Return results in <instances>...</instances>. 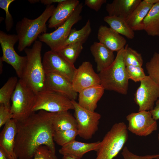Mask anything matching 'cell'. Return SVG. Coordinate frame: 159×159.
Wrapping results in <instances>:
<instances>
[{"label": "cell", "instance_id": "cell-35", "mask_svg": "<svg viewBox=\"0 0 159 159\" xmlns=\"http://www.w3.org/2000/svg\"><path fill=\"white\" fill-rule=\"evenodd\" d=\"M32 159H58L47 147L42 145L36 150Z\"/></svg>", "mask_w": 159, "mask_h": 159}, {"label": "cell", "instance_id": "cell-15", "mask_svg": "<svg viewBox=\"0 0 159 159\" xmlns=\"http://www.w3.org/2000/svg\"><path fill=\"white\" fill-rule=\"evenodd\" d=\"M45 72V90L62 95L70 100H75L78 93L73 89L72 82L63 76L56 72Z\"/></svg>", "mask_w": 159, "mask_h": 159}, {"label": "cell", "instance_id": "cell-45", "mask_svg": "<svg viewBox=\"0 0 159 159\" xmlns=\"http://www.w3.org/2000/svg\"><path fill=\"white\" fill-rule=\"evenodd\" d=\"M29 2L31 4H33L38 2L40 1L39 0H29Z\"/></svg>", "mask_w": 159, "mask_h": 159}, {"label": "cell", "instance_id": "cell-42", "mask_svg": "<svg viewBox=\"0 0 159 159\" xmlns=\"http://www.w3.org/2000/svg\"><path fill=\"white\" fill-rule=\"evenodd\" d=\"M145 1L148 3L153 5L159 2V0H145Z\"/></svg>", "mask_w": 159, "mask_h": 159}, {"label": "cell", "instance_id": "cell-32", "mask_svg": "<svg viewBox=\"0 0 159 159\" xmlns=\"http://www.w3.org/2000/svg\"><path fill=\"white\" fill-rule=\"evenodd\" d=\"M148 76L159 85V52H155L149 61L145 64Z\"/></svg>", "mask_w": 159, "mask_h": 159}, {"label": "cell", "instance_id": "cell-36", "mask_svg": "<svg viewBox=\"0 0 159 159\" xmlns=\"http://www.w3.org/2000/svg\"><path fill=\"white\" fill-rule=\"evenodd\" d=\"M122 155L124 159H154L159 158V154L139 156L131 152L125 146L122 149Z\"/></svg>", "mask_w": 159, "mask_h": 159}, {"label": "cell", "instance_id": "cell-38", "mask_svg": "<svg viewBox=\"0 0 159 159\" xmlns=\"http://www.w3.org/2000/svg\"><path fill=\"white\" fill-rule=\"evenodd\" d=\"M106 1V0H85V3L90 9L98 11Z\"/></svg>", "mask_w": 159, "mask_h": 159}, {"label": "cell", "instance_id": "cell-37", "mask_svg": "<svg viewBox=\"0 0 159 159\" xmlns=\"http://www.w3.org/2000/svg\"><path fill=\"white\" fill-rule=\"evenodd\" d=\"M13 118L10 108L3 105H0V127Z\"/></svg>", "mask_w": 159, "mask_h": 159}, {"label": "cell", "instance_id": "cell-6", "mask_svg": "<svg viewBox=\"0 0 159 159\" xmlns=\"http://www.w3.org/2000/svg\"><path fill=\"white\" fill-rule=\"evenodd\" d=\"M35 95L23 81L19 79L11 98L10 109L13 119L16 121L22 120L33 113L32 110Z\"/></svg>", "mask_w": 159, "mask_h": 159}, {"label": "cell", "instance_id": "cell-21", "mask_svg": "<svg viewBox=\"0 0 159 159\" xmlns=\"http://www.w3.org/2000/svg\"><path fill=\"white\" fill-rule=\"evenodd\" d=\"M90 49L99 73L108 67L114 61L113 52L99 42H94Z\"/></svg>", "mask_w": 159, "mask_h": 159}, {"label": "cell", "instance_id": "cell-10", "mask_svg": "<svg viewBox=\"0 0 159 159\" xmlns=\"http://www.w3.org/2000/svg\"><path fill=\"white\" fill-rule=\"evenodd\" d=\"M83 7V4L80 3L71 16L63 24L52 32L40 35L38 37L39 41L46 44L51 50L55 51L67 38L73 26L82 19L80 14Z\"/></svg>", "mask_w": 159, "mask_h": 159}, {"label": "cell", "instance_id": "cell-41", "mask_svg": "<svg viewBox=\"0 0 159 159\" xmlns=\"http://www.w3.org/2000/svg\"><path fill=\"white\" fill-rule=\"evenodd\" d=\"M0 159H8L4 151L0 148Z\"/></svg>", "mask_w": 159, "mask_h": 159}, {"label": "cell", "instance_id": "cell-16", "mask_svg": "<svg viewBox=\"0 0 159 159\" xmlns=\"http://www.w3.org/2000/svg\"><path fill=\"white\" fill-rule=\"evenodd\" d=\"M17 132L15 120L12 119L7 122L0 134V148L4 152L8 159H18L14 151Z\"/></svg>", "mask_w": 159, "mask_h": 159}, {"label": "cell", "instance_id": "cell-1", "mask_svg": "<svg viewBox=\"0 0 159 159\" xmlns=\"http://www.w3.org/2000/svg\"><path fill=\"white\" fill-rule=\"evenodd\" d=\"M54 114L40 110L24 120H16L17 132L14 151L18 159H32L37 149L42 145L47 146L55 154L52 126Z\"/></svg>", "mask_w": 159, "mask_h": 159}, {"label": "cell", "instance_id": "cell-3", "mask_svg": "<svg viewBox=\"0 0 159 159\" xmlns=\"http://www.w3.org/2000/svg\"><path fill=\"white\" fill-rule=\"evenodd\" d=\"M42 44L36 41L32 47L24 50L27 57L25 67L21 79L36 94L44 90L46 80L41 55Z\"/></svg>", "mask_w": 159, "mask_h": 159}, {"label": "cell", "instance_id": "cell-43", "mask_svg": "<svg viewBox=\"0 0 159 159\" xmlns=\"http://www.w3.org/2000/svg\"><path fill=\"white\" fill-rule=\"evenodd\" d=\"M3 61L0 58V74H1L2 72V69H3Z\"/></svg>", "mask_w": 159, "mask_h": 159}, {"label": "cell", "instance_id": "cell-5", "mask_svg": "<svg viewBox=\"0 0 159 159\" xmlns=\"http://www.w3.org/2000/svg\"><path fill=\"white\" fill-rule=\"evenodd\" d=\"M127 129L123 122L114 124L100 141L95 159H113L115 157L127 140Z\"/></svg>", "mask_w": 159, "mask_h": 159}, {"label": "cell", "instance_id": "cell-18", "mask_svg": "<svg viewBox=\"0 0 159 159\" xmlns=\"http://www.w3.org/2000/svg\"><path fill=\"white\" fill-rule=\"evenodd\" d=\"M97 37L99 43L113 52H117L124 48L127 42L124 37L106 26H100Z\"/></svg>", "mask_w": 159, "mask_h": 159}, {"label": "cell", "instance_id": "cell-14", "mask_svg": "<svg viewBox=\"0 0 159 159\" xmlns=\"http://www.w3.org/2000/svg\"><path fill=\"white\" fill-rule=\"evenodd\" d=\"M72 83L73 89L78 93L85 88L101 85L98 74L88 61L83 62L76 69Z\"/></svg>", "mask_w": 159, "mask_h": 159}, {"label": "cell", "instance_id": "cell-25", "mask_svg": "<svg viewBox=\"0 0 159 159\" xmlns=\"http://www.w3.org/2000/svg\"><path fill=\"white\" fill-rule=\"evenodd\" d=\"M144 30L148 35L159 36V2L152 6L143 21Z\"/></svg>", "mask_w": 159, "mask_h": 159}, {"label": "cell", "instance_id": "cell-11", "mask_svg": "<svg viewBox=\"0 0 159 159\" xmlns=\"http://www.w3.org/2000/svg\"><path fill=\"white\" fill-rule=\"evenodd\" d=\"M140 82L134 94V101L138 106V111L151 110L159 98V85L148 76L146 75Z\"/></svg>", "mask_w": 159, "mask_h": 159}, {"label": "cell", "instance_id": "cell-28", "mask_svg": "<svg viewBox=\"0 0 159 159\" xmlns=\"http://www.w3.org/2000/svg\"><path fill=\"white\" fill-rule=\"evenodd\" d=\"M18 80L17 77H10L0 89V104L11 108L10 100Z\"/></svg>", "mask_w": 159, "mask_h": 159}, {"label": "cell", "instance_id": "cell-29", "mask_svg": "<svg viewBox=\"0 0 159 159\" xmlns=\"http://www.w3.org/2000/svg\"><path fill=\"white\" fill-rule=\"evenodd\" d=\"M83 44L78 42L70 44L56 51L69 62L74 64L83 49Z\"/></svg>", "mask_w": 159, "mask_h": 159}, {"label": "cell", "instance_id": "cell-24", "mask_svg": "<svg viewBox=\"0 0 159 159\" xmlns=\"http://www.w3.org/2000/svg\"><path fill=\"white\" fill-rule=\"evenodd\" d=\"M52 126L54 131L77 129L76 119L68 111L54 112Z\"/></svg>", "mask_w": 159, "mask_h": 159}, {"label": "cell", "instance_id": "cell-12", "mask_svg": "<svg viewBox=\"0 0 159 159\" xmlns=\"http://www.w3.org/2000/svg\"><path fill=\"white\" fill-rule=\"evenodd\" d=\"M128 122L127 129L136 135L146 136L158 129L157 122L150 111L132 112L126 117Z\"/></svg>", "mask_w": 159, "mask_h": 159}, {"label": "cell", "instance_id": "cell-7", "mask_svg": "<svg viewBox=\"0 0 159 159\" xmlns=\"http://www.w3.org/2000/svg\"><path fill=\"white\" fill-rule=\"evenodd\" d=\"M71 100L56 92L45 90L36 94L32 112H57L74 110Z\"/></svg>", "mask_w": 159, "mask_h": 159}, {"label": "cell", "instance_id": "cell-13", "mask_svg": "<svg viewBox=\"0 0 159 159\" xmlns=\"http://www.w3.org/2000/svg\"><path fill=\"white\" fill-rule=\"evenodd\" d=\"M42 62L45 72L59 73L72 82L76 68L57 52L51 50L46 52Z\"/></svg>", "mask_w": 159, "mask_h": 159}, {"label": "cell", "instance_id": "cell-31", "mask_svg": "<svg viewBox=\"0 0 159 159\" xmlns=\"http://www.w3.org/2000/svg\"><path fill=\"white\" fill-rule=\"evenodd\" d=\"M78 135L77 129L54 131L53 139L54 141L62 147L75 140Z\"/></svg>", "mask_w": 159, "mask_h": 159}, {"label": "cell", "instance_id": "cell-19", "mask_svg": "<svg viewBox=\"0 0 159 159\" xmlns=\"http://www.w3.org/2000/svg\"><path fill=\"white\" fill-rule=\"evenodd\" d=\"M105 90L101 84L82 90L78 93V104L87 110L95 111L97 103L104 94Z\"/></svg>", "mask_w": 159, "mask_h": 159}, {"label": "cell", "instance_id": "cell-33", "mask_svg": "<svg viewBox=\"0 0 159 159\" xmlns=\"http://www.w3.org/2000/svg\"><path fill=\"white\" fill-rule=\"evenodd\" d=\"M126 68L129 79L135 82H140L146 76L141 66L130 65Z\"/></svg>", "mask_w": 159, "mask_h": 159}, {"label": "cell", "instance_id": "cell-47", "mask_svg": "<svg viewBox=\"0 0 159 159\" xmlns=\"http://www.w3.org/2000/svg\"></svg>", "mask_w": 159, "mask_h": 159}, {"label": "cell", "instance_id": "cell-44", "mask_svg": "<svg viewBox=\"0 0 159 159\" xmlns=\"http://www.w3.org/2000/svg\"><path fill=\"white\" fill-rule=\"evenodd\" d=\"M62 159H76L73 157L67 156V155H63L62 157Z\"/></svg>", "mask_w": 159, "mask_h": 159}, {"label": "cell", "instance_id": "cell-27", "mask_svg": "<svg viewBox=\"0 0 159 159\" xmlns=\"http://www.w3.org/2000/svg\"><path fill=\"white\" fill-rule=\"evenodd\" d=\"M103 20L110 27L120 35L130 39L134 37V31L128 24L125 19L118 17L108 15L104 17Z\"/></svg>", "mask_w": 159, "mask_h": 159}, {"label": "cell", "instance_id": "cell-39", "mask_svg": "<svg viewBox=\"0 0 159 159\" xmlns=\"http://www.w3.org/2000/svg\"><path fill=\"white\" fill-rule=\"evenodd\" d=\"M153 119L156 121L159 119V98L155 102V106L150 111Z\"/></svg>", "mask_w": 159, "mask_h": 159}, {"label": "cell", "instance_id": "cell-17", "mask_svg": "<svg viewBox=\"0 0 159 159\" xmlns=\"http://www.w3.org/2000/svg\"><path fill=\"white\" fill-rule=\"evenodd\" d=\"M80 3L78 0H64L58 3L48 20V27L57 29L62 25L71 16Z\"/></svg>", "mask_w": 159, "mask_h": 159}, {"label": "cell", "instance_id": "cell-34", "mask_svg": "<svg viewBox=\"0 0 159 159\" xmlns=\"http://www.w3.org/2000/svg\"><path fill=\"white\" fill-rule=\"evenodd\" d=\"M14 0H0V7L5 12L6 17L5 20L6 29L7 32L10 31L14 24L13 18L9 11L10 5Z\"/></svg>", "mask_w": 159, "mask_h": 159}, {"label": "cell", "instance_id": "cell-23", "mask_svg": "<svg viewBox=\"0 0 159 159\" xmlns=\"http://www.w3.org/2000/svg\"><path fill=\"white\" fill-rule=\"evenodd\" d=\"M142 1L126 20L128 24L134 31L144 30V20L153 6Z\"/></svg>", "mask_w": 159, "mask_h": 159}, {"label": "cell", "instance_id": "cell-22", "mask_svg": "<svg viewBox=\"0 0 159 159\" xmlns=\"http://www.w3.org/2000/svg\"><path fill=\"white\" fill-rule=\"evenodd\" d=\"M142 1L141 0H114L106 4L108 16H116L126 20Z\"/></svg>", "mask_w": 159, "mask_h": 159}, {"label": "cell", "instance_id": "cell-9", "mask_svg": "<svg viewBox=\"0 0 159 159\" xmlns=\"http://www.w3.org/2000/svg\"><path fill=\"white\" fill-rule=\"evenodd\" d=\"M71 101L74 107L78 135L85 140L90 139L98 130L101 115L83 108L75 100Z\"/></svg>", "mask_w": 159, "mask_h": 159}, {"label": "cell", "instance_id": "cell-2", "mask_svg": "<svg viewBox=\"0 0 159 159\" xmlns=\"http://www.w3.org/2000/svg\"><path fill=\"white\" fill-rule=\"evenodd\" d=\"M54 5H47L42 13L34 19L23 18L16 23L15 29L18 39L17 49L24 51L34 42L39 36L46 33V22L50 19L55 8Z\"/></svg>", "mask_w": 159, "mask_h": 159}, {"label": "cell", "instance_id": "cell-46", "mask_svg": "<svg viewBox=\"0 0 159 159\" xmlns=\"http://www.w3.org/2000/svg\"><path fill=\"white\" fill-rule=\"evenodd\" d=\"M158 140L159 142V133H158Z\"/></svg>", "mask_w": 159, "mask_h": 159}, {"label": "cell", "instance_id": "cell-26", "mask_svg": "<svg viewBox=\"0 0 159 159\" xmlns=\"http://www.w3.org/2000/svg\"><path fill=\"white\" fill-rule=\"evenodd\" d=\"M91 31L90 22L88 19L81 29L78 30L75 28L72 29L67 38L54 51H57L70 44L78 42L84 43L88 38Z\"/></svg>", "mask_w": 159, "mask_h": 159}, {"label": "cell", "instance_id": "cell-40", "mask_svg": "<svg viewBox=\"0 0 159 159\" xmlns=\"http://www.w3.org/2000/svg\"><path fill=\"white\" fill-rule=\"evenodd\" d=\"M64 0H41L40 2L42 4L47 5H52L53 3H59L61 2Z\"/></svg>", "mask_w": 159, "mask_h": 159}, {"label": "cell", "instance_id": "cell-30", "mask_svg": "<svg viewBox=\"0 0 159 159\" xmlns=\"http://www.w3.org/2000/svg\"><path fill=\"white\" fill-rule=\"evenodd\" d=\"M123 60L125 66L130 65L142 67L143 60L141 54L128 46H125L123 54Z\"/></svg>", "mask_w": 159, "mask_h": 159}, {"label": "cell", "instance_id": "cell-20", "mask_svg": "<svg viewBox=\"0 0 159 159\" xmlns=\"http://www.w3.org/2000/svg\"><path fill=\"white\" fill-rule=\"evenodd\" d=\"M100 141L87 143L74 140L62 147L59 150L60 154L76 159H81L86 153L91 151H96L98 149Z\"/></svg>", "mask_w": 159, "mask_h": 159}, {"label": "cell", "instance_id": "cell-4", "mask_svg": "<svg viewBox=\"0 0 159 159\" xmlns=\"http://www.w3.org/2000/svg\"><path fill=\"white\" fill-rule=\"evenodd\" d=\"M124 49L117 52L112 64L98 75L101 84L105 90L125 95L127 93L129 79L123 60Z\"/></svg>", "mask_w": 159, "mask_h": 159}, {"label": "cell", "instance_id": "cell-8", "mask_svg": "<svg viewBox=\"0 0 159 159\" xmlns=\"http://www.w3.org/2000/svg\"><path fill=\"white\" fill-rule=\"evenodd\" d=\"M18 42L16 34H8L0 31V43L3 55L0 57L3 62L11 65L19 78H21L26 67L27 57L18 55L14 49L15 44Z\"/></svg>", "mask_w": 159, "mask_h": 159}]
</instances>
